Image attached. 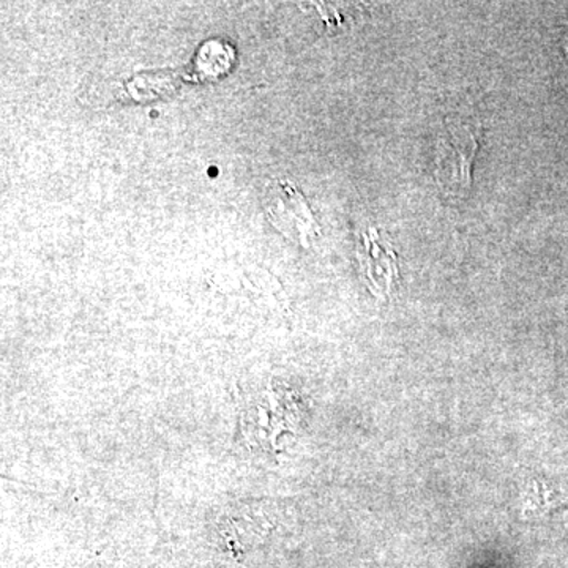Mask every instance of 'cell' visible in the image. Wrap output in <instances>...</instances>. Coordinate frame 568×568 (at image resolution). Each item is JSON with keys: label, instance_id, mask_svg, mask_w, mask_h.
<instances>
[{"label": "cell", "instance_id": "1", "mask_svg": "<svg viewBox=\"0 0 568 568\" xmlns=\"http://www.w3.org/2000/svg\"><path fill=\"white\" fill-rule=\"evenodd\" d=\"M484 129L478 121L447 119L436 142L437 185L448 196L463 197L473 185V164Z\"/></svg>", "mask_w": 568, "mask_h": 568}, {"label": "cell", "instance_id": "2", "mask_svg": "<svg viewBox=\"0 0 568 568\" xmlns=\"http://www.w3.org/2000/svg\"><path fill=\"white\" fill-rule=\"evenodd\" d=\"M275 196L271 204L275 226L280 227L287 237L308 246L312 239L320 234V227L305 197L287 183L282 185L280 193Z\"/></svg>", "mask_w": 568, "mask_h": 568}, {"label": "cell", "instance_id": "3", "mask_svg": "<svg viewBox=\"0 0 568 568\" xmlns=\"http://www.w3.org/2000/svg\"><path fill=\"white\" fill-rule=\"evenodd\" d=\"M361 256H364V264L373 282L386 283L390 286L392 278L398 272L396 268V254L387 246L379 244L376 230H369L368 233L361 235Z\"/></svg>", "mask_w": 568, "mask_h": 568}]
</instances>
